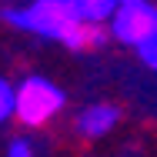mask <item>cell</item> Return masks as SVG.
Returning a JSON list of instances; mask_svg holds the SVG:
<instances>
[{
  "mask_svg": "<svg viewBox=\"0 0 157 157\" xmlns=\"http://www.w3.org/2000/svg\"><path fill=\"white\" fill-rule=\"evenodd\" d=\"M60 107H63L60 87H54V84L44 80V77H27V80L20 84V90H13V114H17L24 124H30V127L50 121Z\"/></svg>",
  "mask_w": 157,
  "mask_h": 157,
  "instance_id": "obj_1",
  "label": "cell"
},
{
  "mask_svg": "<svg viewBox=\"0 0 157 157\" xmlns=\"http://www.w3.org/2000/svg\"><path fill=\"white\" fill-rule=\"evenodd\" d=\"M3 17L17 27H27V30L44 33V37H60L77 20L70 0H37L30 10H7Z\"/></svg>",
  "mask_w": 157,
  "mask_h": 157,
  "instance_id": "obj_2",
  "label": "cell"
},
{
  "mask_svg": "<svg viewBox=\"0 0 157 157\" xmlns=\"http://www.w3.org/2000/svg\"><path fill=\"white\" fill-rule=\"evenodd\" d=\"M151 33H157V7H151L147 0H130L114 10V37L117 40L137 47Z\"/></svg>",
  "mask_w": 157,
  "mask_h": 157,
  "instance_id": "obj_3",
  "label": "cell"
},
{
  "mask_svg": "<svg viewBox=\"0 0 157 157\" xmlns=\"http://www.w3.org/2000/svg\"><path fill=\"white\" fill-rule=\"evenodd\" d=\"M114 124H117V110L114 107H90V110H84L77 117V130L87 134V137H100Z\"/></svg>",
  "mask_w": 157,
  "mask_h": 157,
  "instance_id": "obj_4",
  "label": "cell"
},
{
  "mask_svg": "<svg viewBox=\"0 0 157 157\" xmlns=\"http://www.w3.org/2000/svg\"><path fill=\"white\" fill-rule=\"evenodd\" d=\"M70 7H74L77 20L100 24V20H107V17L117 10V0H70Z\"/></svg>",
  "mask_w": 157,
  "mask_h": 157,
  "instance_id": "obj_5",
  "label": "cell"
},
{
  "mask_svg": "<svg viewBox=\"0 0 157 157\" xmlns=\"http://www.w3.org/2000/svg\"><path fill=\"white\" fill-rule=\"evenodd\" d=\"M137 50H140V57H144V63L157 70V33H151L147 40H140V44H137Z\"/></svg>",
  "mask_w": 157,
  "mask_h": 157,
  "instance_id": "obj_6",
  "label": "cell"
},
{
  "mask_svg": "<svg viewBox=\"0 0 157 157\" xmlns=\"http://www.w3.org/2000/svg\"><path fill=\"white\" fill-rule=\"evenodd\" d=\"M10 114H13V87L0 80V121H7Z\"/></svg>",
  "mask_w": 157,
  "mask_h": 157,
  "instance_id": "obj_7",
  "label": "cell"
},
{
  "mask_svg": "<svg viewBox=\"0 0 157 157\" xmlns=\"http://www.w3.org/2000/svg\"><path fill=\"white\" fill-rule=\"evenodd\" d=\"M7 157H30V144L13 140V144H10V151H7Z\"/></svg>",
  "mask_w": 157,
  "mask_h": 157,
  "instance_id": "obj_8",
  "label": "cell"
},
{
  "mask_svg": "<svg viewBox=\"0 0 157 157\" xmlns=\"http://www.w3.org/2000/svg\"><path fill=\"white\" fill-rule=\"evenodd\" d=\"M117 3H130V0H117Z\"/></svg>",
  "mask_w": 157,
  "mask_h": 157,
  "instance_id": "obj_9",
  "label": "cell"
}]
</instances>
